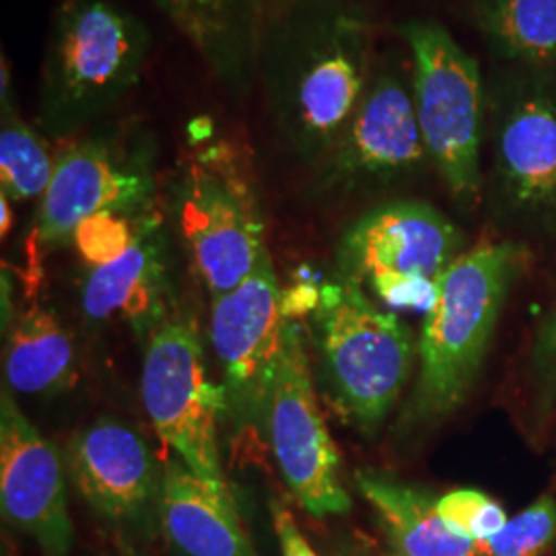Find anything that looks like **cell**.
<instances>
[{"label": "cell", "mask_w": 556, "mask_h": 556, "mask_svg": "<svg viewBox=\"0 0 556 556\" xmlns=\"http://www.w3.org/2000/svg\"><path fill=\"white\" fill-rule=\"evenodd\" d=\"M371 13L363 0H268L258 87L268 118L321 157L371 85Z\"/></svg>", "instance_id": "obj_1"}, {"label": "cell", "mask_w": 556, "mask_h": 556, "mask_svg": "<svg viewBox=\"0 0 556 556\" xmlns=\"http://www.w3.org/2000/svg\"><path fill=\"white\" fill-rule=\"evenodd\" d=\"M147 27L110 0H64L41 64L38 126L54 139L105 116L142 77Z\"/></svg>", "instance_id": "obj_2"}, {"label": "cell", "mask_w": 556, "mask_h": 556, "mask_svg": "<svg viewBox=\"0 0 556 556\" xmlns=\"http://www.w3.org/2000/svg\"><path fill=\"white\" fill-rule=\"evenodd\" d=\"M517 262L519 250L514 243L480 241L439 277L438 295L420 338V374L408 415L418 420L443 417L466 400Z\"/></svg>", "instance_id": "obj_3"}, {"label": "cell", "mask_w": 556, "mask_h": 556, "mask_svg": "<svg viewBox=\"0 0 556 556\" xmlns=\"http://www.w3.org/2000/svg\"><path fill=\"white\" fill-rule=\"evenodd\" d=\"M192 147L179 181V231L200 280L217 299L239 287L270 252L241 149L213 139L206 128Z\"/></svg>", "instance_id": "obj_4"}, {"label": "cell", "mask_w": 556, "mask_h": 556, "mask_svg": "<svg viewBox=\"0 0 556 556\" xmlns=\"http://www.w3.org/2000/svg\"><path fill=\"white\" fill-rule=\"evenodd\" d=\"M314 324L340 408L361 427L376 429L410 374L415 349L408 328L376 307L363 282L344 273L321 285Z\"/></svg>", "instance_id": "obj_5"}, {"label": "cell", "mask_w": 556, "mask_h": 556, "mask_svg": "<svg viewBox=\"0 0 556 556\" xmlns=\"http://www.w3.org/2000/svg\"><path fill=\"white\" fill-rule=\"evenodd\" d=\"M413 54V100L420 137L450 192L462 204L480 199V142L486 100L477 60L438 23L402 29Z\"/></svg>", "instance_id": "obj_6"}, {"label": "cell", "mask_w": 556, "mask_h": 556, "mask_svg": "<svg viewBox=\"0 0 556 556\" xmlns=\"http://www.w3.org/2000/svg\"><path fill=\"white\" fill-rule=\"evenodd\" d=\"M142 404L161 441L204 482L231 493L219 452V427L229 415L227 392L204 365L192 319H163L144 349Z\"/></svg>", "instance_id": "obj_7"}, {"label": "cell", "mask_w": 556, "mask_h": 556, "mask_svg": "<svg viewBox=\"0 0 556 556\" xmlns=\"http://www.w3.org/2000/svg\"><path fill=\"white\" fill-rule=\"evenodd\" d=\"M464 238L425 202H390L355 220L340 241L342 273L367 282L392 307L429 312L438 280Z\"/></svg>", "instance_id": "obj_8"}, {"label": "cell", "mask_w": 556, "mask_h": 556, "mask_svg": "<svg viewBox=\"0 0 556 556\" xmlns=\"http://www.w3.org/2000/svg\"><path fill=\"white\" fill-rule=\"evenodd\" d=\"M266 431L285 482L309 516L351 511L340 454L319 410L303 328L295 319L285 326Z\"/></svg>", "instance_id": "obj_9"}, {"label": "cell", "mask_w": 556, "mask_h": 556, "mask_svg": "<svg viewBox=\"0 0 556 556\" xmlns=\"http://www.w3.org/2000/svg\"><path fill=\"white\" fill-rule=\"evenodd\" d=\"M282 301L273 258L264 260L233 291L213 299L211 342L223 367L229 415L239 429L268 427L289 321Z\"/></svg>", "instance_id": "obj_10"}, {"label": "cell", "mask_w": 556, "mask_h": 556, "mask_svg": "<svg viewBox=\"0 0 556 556\" xmlns=\"http://www.w3.org/2000/svg\"><path fill=\"white\" fill-rule=\"evenodd\" d=\"M486 112L505 197L526 213L556 217V66L505 73Z\"/></svg>", "instance_id": "obj_11"}, {"label": "cell", "mask_w": 556, "mask_h": 556, "mask_svg": "<svg viewBox=\"0 0 556 556\" xmlns=\"http://www.w3.org/2000/svg\"><path fill=\"white\" fill-rule=\"evenodd\" d=\"M2 516L38 542L46 556H68L75 526L56 447L2 392L0 400Z\"/></svg>", "instance_id": "obj_12"}, {"label": "cell", "mask_w": 556, "mask_h": 556, "mask_svg": "<svg viewBox=\"0 0 556 556\" xmlns=\"http://www.w3.org/2000/svg\"><path fill=\"white\" fill-rule=\"evenodd\" d=\"M153 194L149 169L119 153L112 142L83 139L68 144L54 160V176L41 197L31 245H56L100 213H130Z\"/></svg>", "instance_id": "obj_13"}, {"label": "cell", "mask_w": 556, "mask_h": 556, "mask_svg": "<svg viewBox=\"0 0 556 556\" xmlns=\"http://www.w3.org/2000/svg\"><path fill=\"white\" fill-rule=\"evenodd\" d=\"M413 91L392 71L371 80L357 112L321 155L324 176L332 186L361 179H388L427 160Z\"/></svg>", "instance_id": "obj_14"}, {"label": "cell", "mask_w": 556, "mask_h": 556, "mask_svg": "<svg viewBox=\"0 0 556 556\" xmlns=\"http://www.w3.org/2000/svg\"><path fill=\"white\" fill-rule=\"evenodd\" d=\"M68 472L83 498L110 519L139 516L157 493L149 445L114 418H101L71 441Z\"/></svg>", "instance_id": "obj_15"}, {"label": "cell", "mask_w": 556, "mask_h": 556, "mask_svg": "<svg viewBox=\"0 0 556 556\" xmlns=\"http://www.w3.org/2000/svg\"><path fill=\"white\" fill-rule=\"evenodd\" d=\"M190 41L233 98H250L258 85L262 29L268 0H153Z\"/></svg>", "instance_id": "obj_16"}, {"label": "cell", "mask_w": 556, "mask_h": 556, "mask_svg": "<svg viewBox=\"0 0 556 556\" xmlns=\"http://www.w3.org/2000/svg\"><path fill=\"white\" fill-rule=\"evenodd\" d=\"M165 536L181 556H258L239 519L231 493L197 477L179 457L160 482Z\"/></svg>", "instance_id": "obj_17"}, {"label": "cell", "mask_w": 556, "mask_h": 556, "mask_svg": "<svg viewBox=\"0 0 556 556\" xmlns=\"http://www.w3.org/2000/svg\"><path fill=\"white\" fill-rule=\"evenodd\" d=\"M163 295L165 262L160 227L144 223L122 258L91 270L83 287V309L91 319L122 314L140 332H151L165 319Z\"/></svg>", "instance_id": "obj_18"}, {"label": "cell", "mask_w": 556, "mask_h": 556, "mask_svg": "<svg viewBox=\"0 0 556 556\" xmlns=\"http://www.w3.org/2000/svg\"><path fill=\"white\" fill-rule=\"evenodd\" d=\"M357 486L376 509L392 556H478L477 542L441 519L429 493L371 470L358 472Z\"/></svg>", "instance_id": "obj_19"}, {"label": "cell", "mask_w": 556, "mask_h": 556, "mask_svg": "<svg viewBox=\"0 0 556 556\" xmlns=\"http://www.w3.org/2000/svg\"><path fill=\"white\" fill-rule=\"evenodd\" d=\"M7 383L20 394H50L75 383V349L59 316L31 305L20 316L7 346Z\"/></svg>", "instance_id": "obj_20"}, {"label": "cell", "mask_w": 556, "mask_h": 556, "mask_svg": "<svg viewBox=\"0 0 556 556\" xmlns=\"http://www.w3.org/2000/svg\"><path fill=\"white\" fill-rule=\"evenodd\" d=\"M472 17L503 59L556 66V0H477Z\"/></svg>", "instance_id": "obj_21"}, {"label": "cell", "mask_w": 556, "mask_h": 556, "mask_svg": "<svg viewBox=\"0 0 556 556\" xmlns=\"http://www.w3.org/2000/svg\"><path fill=\"white\" fill-rule=\"evenodd\" d=\"M54 176L50 157L40 135L21 119L11 93L2 89L0 122V188L9 200L43 197Z\"/></svg>", "instance_id": "obj_22"}, {"label": "cell", "mask_w": 556, "mask_h": 556, "mask_svg": "<svg viewBox=\"0 0 556 556\" xmlns=\"http://www.w3.org/2000/svg\"><path fill=\"white\" fill-rule=\"evenodd\" d=\"M556 538V501L538 498L509 519L495 536L477 544L478 556H542Z\"/></svg>", "instance_id": "obj_23"}, {"label": "cell", "mask_w": 556, "mask_h": 556, "mask_svg": "<svg viewBox=\"0 0 556 556\" xmlns=\"http://www.w3.org/2000/svg\"><path fill=\"white\" fill-rule=\"evenodd\" d=\"M438 514L457 534L470 538L477 544L495 536L509 521L497 501L477 489H457L441 495Z\"/></svg>", "instance_id": "obj_24"}, {"label": "cell", "mask_w": 556, "mask_h": 556, "mask_svg": "<svg viewBox=\"0 0 556 556\" xmlns=\"http://www.w3.org/2000/svg\"><path fill=\"white\" fill-rule=\"evenodd\" d=\"M140 227L124 213H100L79 223L73 241L83 260L93 266H108L122 258L139 238Z\"/></svg>", "instance_id": "obj_25"}, {"label": "cell", "mask_w": 556, "mask_h": 556, "mask_svg": "<svg viewBox=\"0 0 556 556\" xmlns=\"http://www.w3.org/2000/svg\"><path fill=\"white\" fill-rule=\"evenodd\" d=\"M273 509V521H275V532H277L278 546L282 556H319L309 540L303 536L299 530L298 521L293 514L278 501L270 503Z\"/></svg>", "instance_id": "obj_26"}, {"label": "cell", "mask_w": 556, "mask_h": 556, "mask_svg": "<svg viewBox=\"0 0 556 556\" xmlns=\"http://www.w3.org/2000/svg\"><path fill=\"white\" fill-rule=\"evenodd\" d=\"M11 200L7 199L4 194H0V213H2V225H0V231H2V238L11 231L13 227V213H11V206H9Z\"/></svg>", "instance_id": "obj_27"}, {"label": "cell", "mask_w": 556, "mask_h": 556, "mask_svg": "<svg viewBox=\"0 0 556 556\" xmlns=\"http://www.w3.org/2000/svg\"><path fill=\"white\" fill-rule=\"evenodd\" d=\"M553 351H555V357H556V326H555V332H553Z\"/></svg>", "instance_id": "obj_28"}]
</instances>
